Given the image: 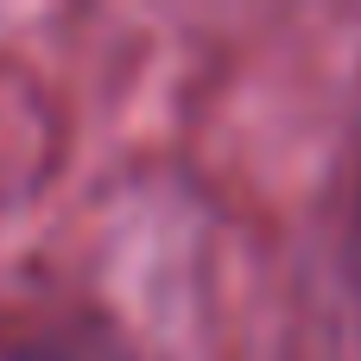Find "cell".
Masks as SVG:
<instances>
[{"mask_svg":"<svg viewBox=\"0 0 361 361\" xmlns=\"http://www.w3.org/2000/svg\"><path fill=\"white\" fill-rule=\"evenodd\" d=\"M0 361H57V355H38V349H13V355H0Z\"/></svg>","mask_w":361,"mask_h":361,"instance_id":"obj_1","label":"cell"}]
</instances>
